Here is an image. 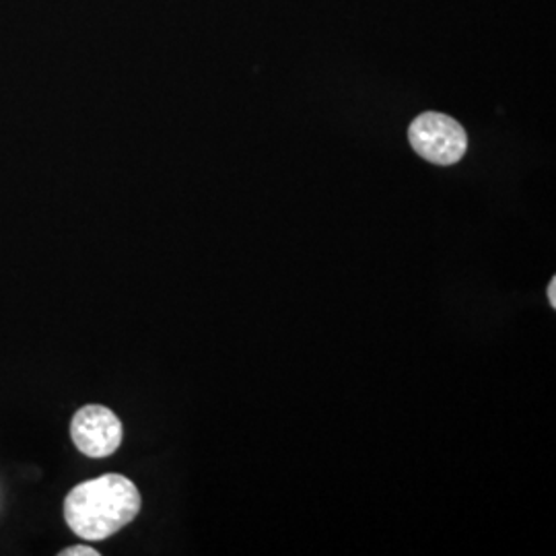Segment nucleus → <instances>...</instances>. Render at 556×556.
Listing matches in <instances>:
<instances>
[{
  "label": "nucleus",
  "instance_id": "1",
  "mask_svg": "<svg viewBox=\"0 0 556 556\" xmlns=\"http://www.w3.org/2000/svg\"><path fill=\"white\" fill-rule=\"evenodd\" d=\"M140 511L137 484L119 475H103L77 484L64 498V519L77 536L98 542L114 536Z\"/></svg>",
  "mask_w": 556,
  "mask_h": 556
},
{
  "label": "nucleus",
  "instance_id": "2",
  "mask_svg": "<svg viewBox=\"0 0 556 556\" xmlns=\"http://www.w3.org/2000/svg\"><path fill=\"white\" fill-rule=\"evenodd\" d=\"M408 140L417 155L433 165H454L468 149V137L462 124L439 112H427L413 119Z\"/></svg>",
  "mask_w": 556,
  "mask_h": 556
},
{
  "label": "nucleus",
  "instance_id": "3",
  "mask_svg": "<svg viewBox=\"0 0 556 556\" xmlns=\"http://www.w3.org/2000/svg\"><path fill=\"white\" fill-rule=\"evenodd\" d=\"M122 422L110 408L89 404L77 410L71 422V438L80 454L89 457L112 456L122 443Z\"/></svg>",
  "mask_w": 556,
  "mask_h": 556
},
{
  "label": "nucleus",
  "instance_id": "4",
  "mask_svg": "<svg viewBox=\"0 0 556 556\" xmlns=\"http://www.w3.org/2000/svg\"><path fill=\"white\" fill-rule=\"evenodd\" d=\"M60 556H100V551L91 548V546H71L60 551Z\"/></svg>",
  "mask_w": 556,
  "mask_h": 556
},
{
  "label": "nucleus",
  "instance_id": "5",
  "mask_svg": "<svg viewBox=\"0 0 556 556\" xmlns=\"http://www.w3.org/2000/svg\"><path fill=\"white\" fill-rule=\"evenodd\" d=\"M548 301H551V307L555 309L556 307V278L551 280V285H548Z\"/></svg>",
  "mask_w": 556,
  "mask_h": 556
}]
</instances>
